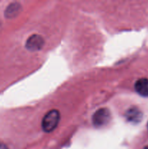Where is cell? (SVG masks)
I'll return each mask as SVG.
<instances>
[{
    "label": "cell",
    "mask_w": 148,
    "mask_h": 149,
    "mask_svg": "<svg viewBox=\"0 0 148 149\" xmlns=\"http://www.w3.org/2000/svg\"><path fill=\"white\" fill-rule=\"evenodd\" d=\"M59 113L57 110H52L48 112L42 120V128L44 131L46 132H50L53 131L57 126L59 123Z\"/></svg>",
    "instance_id": "6da1fadb"
},
{
    "label": "cell",
    "mask_w": 148,
    "mask_h": 149,
    "mask_svg": "<svg viewBox=\"0 0 148 149\" xmlns=\"http://www.w3.org/2000/svg\"><path fill=\"white\" fill-rule=\"evenodd\" d=\"M110 119V113L107 109H99L93 116V123L96 127H102L107 125Z\"/></svg>",
    "instance_id": "7a4b0ae2"
},
{
    "label": "cell",
    "mask_w": 148,
    "mask_h": 149,
    "mask_svg": "<svg viewBox=\"0 0 148 149\" xmlns=\"http://www.w3.org/2000/svg\"><path fill=\"white\" fill-rule=\"evenodd\" d=\"M44 39L39 35H32L26 42V47L30 51L39 50L43 47Z\"/></svg>",
    "instance_id": "3957f363"
},
{
    "label": "cell",
    "mask_w": 148,
    "mask_h": 149,
    "mask_svg": "<svg viewBox=\"0 0 148 149\" xmlns=\"http://www.w3.org/2000/svg\"><path fill=\"white\" fill-rule=\"evenodd\" d=\"M135 90L136 93L144 97H148V79H140L135 84Z\"/></svg>",
    "instance_id": "277c9868"
},
{
    "label": "cell",
    "mask_w": 148,
    "mask_h": 149,
    "mask_svg": "<svg viewBox=\"0 0 148 149\" xmlns=\"http://www.w3.org/2000/svg\"><path fill=\"white\" fill-rule=\"evenodd\" d=\"M128 118L130 121L132 122H139L142 118V113L138 109H132L129 111L128 113Z\"/></svg>",
    "instance_id": "5b68a950"
},
{
    "label": "cell",
    "mask_w": 148,
    "mask_h": 149,
    "mask_svg": "<svg viewBox=\"0 0 148 149\" xmlns=\"http://www.w3.org/2000/svg\"><path fill=\"white\" fill-rule=\"evenodd\" d=\"M19 9H20V5H17V4H11L6 10V16L7 17H14L17 14Z\"/></svg>",
    "instance_id": "8992f818"
},
{
    "label": "cell",
    "mask_w": 148,
    "mask_h": 149,
    "mask_svg": "<svg viewBox=\"0 0 148 149\" xmlns=\"http://www.w3.org/2000/svg\"><path fill=\"white\" fill-rule=\"evenodd\" d=\"M0 149H9L7 147V146L4 145L2 143H0Z\"/></svg>",
    "instance_id": "52a82bcc"
},
{
    "label": "cell",
    "mask_w": 148,
    "mask_h": 149,
    "mask_svg": "<svg viewBox=\"0 0 148 149\" xmlns=\"http://www.w3.org/2000/svg\"><path fill=\"white\" fill-rule=\"evenodd\" d=\"M147 127H148V125H147Z\"/></svg>",
    "instance_id": "ba28073f"
}]
</instances>
